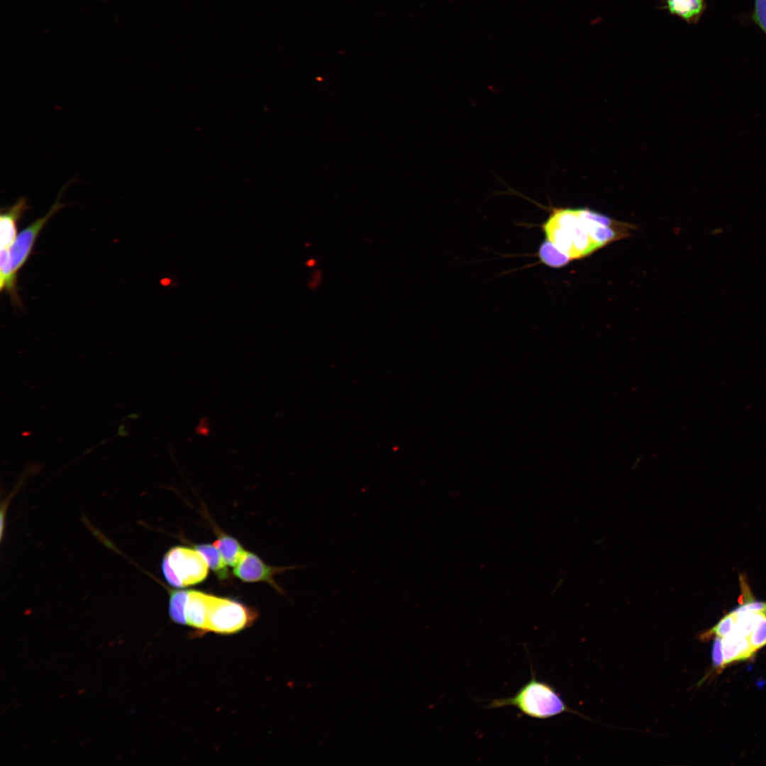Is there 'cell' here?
Instances as JSON below:
<instances>
[{
    "label": "cell",
    "instance_id": "44dd1931",
    "mask_svg": "<svg viewBox=\"0 0 766 766\" xmlns=\"http://www.w3.org/2000/svg\"><path fill=\"white\" fill-rule=\"evenodd\" d=\"M170 279H164L162 280V284H164V285H167L170 283Z\"/></svg>",
    "mask_w": 766,
    "mask_h": 766
},
{
    "label": "cell",
    "instance_id": "7402d4cb",
    "mask_svg": "<svg viewBox=\"0 0 766 766\" xmlns=\"http://www.w3.org/2000/svg\"><path fill=\"white\" fill-rule=\"evenodd\" d=\"M312 261H313V260H310V262H308V263H307V265H313V262H312Z\"/></svg>",
    "mask_w": 766,
    "mask_h": 766
},
{
    "label": "cell",
    "instance_id": "e0dca14e",
    "mask_svg": "<svg viewBox=\"0 0 766 766\" xmlns=\"http://www.w3.org/2000/svg\"><path fill=\"white\" fill-rule=\"evenodd\" d=\"M748 640L756 651L766 645V614L758 612L755 627Z\"/></svg>",
    "mask_w": 766,
    "mask_h": 766
},
{
    "label": "cell",
    "instance_id": "277c9868",
    "mask_svg": "<svg viewBox=\"0 0 766 766\" xmlns=\"http://www.w3.org/2000/svg\"><path fill=\"white\" fill-rule=\"evenodd\" d=\"M257 618L254 609L232 599L212 594L207 615V633L235 634L250 627Z\"/></svg>",
    "mask_w": 766,
    "mask_h": 766
},
{
    "label": "cell",
    "instance_id": "30bf717a",
    "mask_svg": "<svg viewBox=\"0 0 766 766\" xmlns=\"http://www.w3.org/2000/svg\"><path fill=\"white\" fill-rule=\"evenodd\" d=\"M721 642L724 666L735 661L748 659L755 652L748 638L735 631L721 638Z\"/></svg>",
    "mask_w": 766,
    "mask_h": 766
},
{
    "label": "cell",
    "instance_id": "ba28073f",
    "mask_svg": "<svg viewBox=\"0 0 766 766\" xmlns=\"http://www.w3.org/2000/svg\"><path fill=\"white\" fill-rule=\"evenodd\" d=\"M211 594L190 589L186 606L187 626L200 634L207 633V615L211 598Z\"/></svg>",
    "mask_w": 766,
    "mask_h": 766
},
{
    "label": "cell",
    "instance_id": "8fae6325",
    "mask_svg": "<svg viewBox=\"0 0 766 766\" xmlns=\"http://www.w3.org/2000/svg\"><path fill=\"white\" fill-rule=\"evenodd\" d=\"M0 291L5 290L13 303L18 305L20 300L16 290L17 276L12 271L9 250H1L0 256Z\"/></svg>",
    "mask_w": 766,
    "mask_h": 766
},
{
    "label": "cell",
    "instance_id": "5b68a950",
    "mask_svg": "<svg viewBox=\"0 0 766 766\" xmlns=\"http://www.w3.org/2000/svg\"><path fill=\"white\" fill-rule=\"evenodd\" d=\"M66 186L61 189L55 203L48 213L24 228L17 236L14 243L11 247L9 250L11 266L13 273L16 276H17L18 270L27 261L37 237L45 224L57 211L63 207V205L60 202V198Z\"/></svg>",
    "mask_w": 766,
    "mask_h": 766
},
{
    "label": "cell",
    "instance_id": "6da1fadb",
    "mask_svg": "<svg viewBox=\"0 0 766 766\" xmlns=\"http://www.w3.org/2000/svg\"><path fill=\"white\" fill-rule=\"evenodd\" d=\"M541 225L545 239L571 260L580 259L628 237L631 224L588 208L552 207Z\"/></svg>",
    "mask_w": 766,
    "mask_h": 766
},
{
    "label": "cell",
    "instance_id": "4fadbf2b",
    "mask_svg": "<svg viewBox=\"0 0 766 766\" xmlns=\"http://www.w3.org/2000/svg\"><path fill=\"white\" fill-rule=\"evenodd\" d=\"M199 552L206 561L209 567L215 573L221 580L227 579L229 577L227 564L221 553L213 544H199L194 546Z\"/></svg>",
    "mask_w": 766,
    "mask_h": 766
},
{
    "label": "cell",
    "instance_id": "5bb4252c",
    "mask_svg": "<svg viewBox=\"0 0 766 766\" xmlns=\"http://www.w3.org/2000/svg\"><path fill=\"white\" fill-rule=\"evenodd\" d=\"M189 590H170L169 600V615L171 620L179 625H187L186 606Z\"/></svg>",
    "mask_w": 766,
    "mask_h": 766
},
{
    "label": "cell",
    "instance_id": "ac0fdd59",
    "mask_svg": "<svg viewBox=\"0 0 766 766\" xmlns=\"http://www.w3.org/2000/svg\"><path fill=\"white\" fill-rule=\"evenodd\" d=\"M734 615L732 612L725 615L711 629L703 633L701 637H706L714 634L718 637L723 638L730 634L734 628Z\"/></svg>",
    "mask_w": 766,
    "mask_h": 766
},
{
    "label": "cell",
    "instance_id": "d6986e66",
    "mask_svg": "<svg viewBox=\"0 0 766 766\" xmlns=\"http://www.w3.org/2000/svg\"><path fill=\"white\" fill-rule=\"evenodd\" d=\"M753 18L766 35V0H755Z\"/></svg>",
    "mask_w": 766,
    "mask_h": 766
},
{
    "label": "cell",
    "instance_id": "ffe728a7",
    "mask_svg": "<svg viewBox=\"0 0 766 766\" xmlns=\"http://www.w3.org/2000/svg\"><path fill=\"white\" fill-rule=\"evenodd\" d=\"M711 655L713 666L714 668H721L724 666L722 642L721 637L716 636V638H715L713 643Z\"/></svg>",
    "mask_w": 766,
    "mask_h": 766
},
{
    "label": "cell",
    "instance_id": "8992f818",
    "mask_svg": "<svg viewBox=\"0 0 766 766\" xmlns=\"http://www.w3.org/2000/svg\"><path fill=\"white\" fill-rule=\"evenodd\" d=\"M301 566L272 567L265 564L257 555L245 551L238 565L233 567L234 575L245 582H264L277 592L285 594L284 590L275 582L274 576Z\"/></svg>",
    "mask_w": 766,
    "mask_h": 766
},
{
    "label": "cell",
    "instance_id": "9a60e30c",
    "mask_svg": "<svg viewBox=\"0 0 766 766\" xmlns=\"http://www.w3.org/2000/svg\"><path fill=\"white\" fill-rule=\"evenodd\" d=\"M538 255L541 262L553 268L562 267L571 261L568 256L546 239L540 244Z\"/></svg>",
    "mask_w": 766,
    "mask_h": 766
},
{
    "label": "cell",
    "instance_id": "52a82bcc",
    "mask_svg": "<svg viewBox=\"0 0 766 766\" xmlns=\"http://www.w3.org/2000/svg\"><path fill=\"white\" fill-rule=\"evenodd\" d=\"M28 209L27 199L21 197L12 206L1 209L0 213L1 250H10L14 243L17 238L18 223Z\"/></svg>",
    "mask_w": 766,
    "mask_h": 766
},
{
    "label": "cell",
    "instance_id": "7a4b0ae2",
    "mask_svg": "<svg viewBox=\"0 0 766 766\" xmlns=\"http://www.w3.org/2000/svg\"><path fill=\"white\" fill-rule=\"evenodd\" d=\"M504 706H514L523 715L538 719L549 718L564 712H574L551 685L536 678L532 668L530 681L515 695L493 699L487 708L495 709Z\"/></svg>",
    "mask_w": 766,
    "mask_h": 766
},
{
    "label": "cell",
    "instance_id": "7c38bea8",
    "mask_svg": "<svg viewBox=\"0 0 766 766\" xmlns=\"http://www.w3.org/2000/svg\"><path fill=\"white\" fill-rule=\"evenodd\" d=\"M213 544L219 550L226 564L233 567L238 565L246 551L238 540L226 534H220Z\"/></svg>",
    "mask_w": 766,
    "mask_h": 766
},
{
    "label": "cell",
    "instance_id": "3957f363",
    "mask_svg": "<svg viewBox=\"0 0 766 766\" xmlns=\"http://www.w3.org/2000/svg\"><path fill=\"white\" fill-rule=\"evenodd\" d=\"M204 556L196 549L175 546L170 549L162 561V571L167 582L175 587H184L203 582L209 573Z\"/></svg>",
    "mask_w": 766,
    "mask_h": 766
},
{
    "label": "cell",
    "instance_id": "9c48e42d",
    "mask_svg": "<svg viewBox=\"0 0 766 766\" xmlns=\"http://www.w3.org/2000/svg\"><path fill=\"white\" fill-rule=\"evenodd\" d=\"M706 7L705 0H662L660 9L687 23H696Z\"/></svg>",
    "mask_w": 766,
    "mask_h": 766
},
{
    "label": "cell",
    "instance_id": "2e32d148",
    "mask_svg": "<svg viewBox=\"0 0 766 766\" xmlns=\"http://www.w3.org/2000/svg\"><path fill=\"white\" fill-rule=\"evenodd\" d=\"M740 584L741 594L739 598V606L735 611H753L766 614V601H757L753 596L751 589L744 575H740Z\"/></svg>",
    "mask_w": 766,
    "mask_h": 766
}]
</instances>
